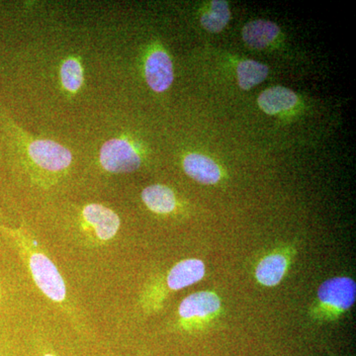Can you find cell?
Masks as SVG:
<instances>
[{
    "label": "cell",
    "instance_id": "9a60e30c",
    "mask_svg": "<svg viewBox=\"0 0 356 356\" xmlns=\"http://www.w3.org/2000/svg\"><path fill=\"white\" fill-rule=\"evenodd\" d=\"M231 13H229L228 2L222 0H215L211 2L209 11L201 16V25L204 29L211 33L221 32L228 24Z\"/></svg>",
    "mask_w": 356,
    "mask_h": 356
},
{
    "label": "cell",
    "instance_id": "52a82bcc",
    "mask_svg": "<svg viewBox=\"0 0 356 356\" xmlns=\"http://www.w3.org/2000/svg\"><path fill=\"white\" fill-rule=\"evenodd\" d=\"M145 74L149 88L156 92L168 89L173 81V67L168 54L163 51H153L147 58Z\"/></svg>",
    "mask_w": 356,
    "mask_h": 356
},
{
    "label": "cell",
    "instance_id": "e0dca14e",
    "mask_svg": "<svg viewBox=\"0 0 356 356\" xmlns=\"http://www.w3.org/2000/svg\"><path fill=\"white\" fill-rule=\"evenodd\" d=\"M44 356H53V355H44Z\"/></svg>",
    "mask_w": 356,
    "mask_h": 356
},
{
    "label": "cell",
    "instance_id": "8992f818",
    "mask_svg": "<svg viewBox=\"0 0 356 356\" xmlns=\"http://www.w3.org/2000/svg\"><path fill=\"white\" fill-rule=\"evenodd\" d=\"M83 217L86 225L92 229L93 233L100 242L112 240L120 228V218L118 215L100 204H89L83 211Z\"/></svg>",
    "mask_w": 356,
    "mask_h": 356
},
{
    "label": "cell",
    "instance_id": "277c9868",
    "mask_svg": "<svg viewBox=\"0 0 356 356\" xmlns=\"http://www.w3.org/2000/svg\"><path fill=\"white\" fill-rule=\"evenodd\" d=\"M100 163L109 172H132L140 168V158L128 140L113 139L103 145Z\"/></svg>",
    "mask_w": 356,
    "mask_h": 356
},
{
    "label": "cell",
    "instance_id": "4fadbf2b",
    "mask_svg": "<svg viewBox=\"0 0 356 356\" xmlns=\"http://www.w3.org/2000/svg\"><path fill=\"white\" fill-rule=\"evenodd\" d=\"M145 205L156 214H168L175 209L177 199L170 187L154 184L147 186L142 192Z\"/></svg>",
    "mask_w": 356,
    "mask_h": 356
},
{
    "label": "cell",
    "instance_id": "7a4b0ae2",
    "mask_svg": "<svg viewBox=\"0 0 356 356\" xmlns=\"http://www.w3.org/2000/svg\"><path fill=\"white\" fill-rule=\"evenodd\" d=\"M356 299L355 281L350 277H332L318 287L317 298L310 311L311 318L318 322H332L341 318Z\"/></svg>",
    "mask_w": 356,
    "mask_h": 356
},
{
    "label": "cell",
    "instance_id": "30bf717a",
    "mask_svg": "<svg viewBox=\"0 0 356 356\" xmlns=\"http://www.w3.org/2000/svg\"><path fill=\"white\" fill-rule=\"evenodd\" d=\"M184 172L199 184H216L221 178V170L212 159L200 154H188L184 161Z\"/></svg>",
    "mask_w": 356,
    "mask_h": 356
},
{
    "label": "cell",
    "instance_id": "ba28073f",
    "mask_svg": "<svg viewBox=\"0 0 356 356\" xmlns=\"http://www.w3.org/2000/svg\"><path fill=\"white\" fill-rule=\"evenodd\" d=\"M290 257L288 252H274L266 255L255 268V278L259 284L274 287L280 284L289 268Z\"/></svg>",
    "mask_w": 356,
    "mask_h": 356
},
{
    "label": "cell",
    "instance_id": "2e32d148",
    "mask_svg": "<svg viewBox=\"0 0 356 356\" xmlns=\"http://www.w3.org/2000/svg\"><path fill=\"white\" fill-rule=\"evenodd\" d=\"M60 79L63 86L70 91L76 92L83 83V70L76 58H69L60 67Z\"/></svg>",
    "mask_w": 356,
    "mask_h": 356
},
{
    "label": "cell",
    "instance_id": "7c38bea8",
    "mask_svg": "<svg viewBox=\"0 0 356 356\" xmlns=\"http://www.w3.org/2000/svg\"><path fill=\"white\" fill-rule=\"evenodd\" d=\"M280 29L275 23L266 20H255L248 23L243 29V39L250 48L264 49L273 43Z\"/></svg>",
    "mask_w": 356,
    "mask_h": 356
},
{
    "label": "cell",
    "instance_id": "5bb4252c",
    "mask_svg": "<svg viewBox=\"0 0 356 356\" xmlns=\"http://www.w3.org/2000/svg\"><path fill=\"white\" fill-rule=\"evenodd\" d=\"M236 74L241 88L243 90H248L266 79L268 76V67L255 60H243L238 64Z\"/></svg>",
    "mask_w": 356,
    "mask_h": 356
},
{
    "label": "cell",
    "instance_id": "6da1fadb",
    "mask_svg": "<svg viewBox=\"0 0 356 356\" xmlns=\"http://www.w3.org/2000/svg\"><path fill=\"white\" fill-rule=\"evenodd\" d=\"M24 255L33 280L39 289L56 303H62L67 297L65 283L57 266L43 252L38 250L36 243L25 238L19 231L7 229Z\"/></svg>",
    "mask_w": 356,
    "mask_h": 356
},
{
    "label": "cell",
    "instance_id": "9c48e42d",
    "mask_svg": "<svg viewBox=\"0 0 356 356\" xmlns=\"http://www.w3.org/2000/svg\"><path fill=\"white\" fill-rule=\"evenodd\" d=\"M205 273V264L201 259H184L170 269L166 277V284L172 291H178L202 280Z\"/></svg>",
    "mask_w": 356,
    "mask_h": 356
},
{
    "label": "cell",
    "instance_id": "8fae6325",
    "mask_svg": "<svg viewBox=\"0 0 356 356\" xmlns=\"http://www.w3.org/2000/svg\"><path fill=\"white\" fill-rule=\"evenodd\" d=\"M297 102V95L290 89L283 86H274L266 89L257 99L262 111L268 115H275L291 109Z\"/></svg>",
    "mask_w": 356,
    "mask_h": 356
},
{
    "label": "cell",
    "instance_id": "3957f363",
    "mask_svg": "<svg viewBox=\"0 0 356 356\" xmlns=\"http://www.w3.org/2000/svg\"><path fill=\"white\" fill-rule=\"evenodd\" d=\"M222 313V302L216 293H192L182 300L178 308L180 325L186 330L202 329Z\"/></svg>",
    "mask_w": 356,
    "mask_h": 356
},
{
    "label": "cell",
    "instance_id": "5b68a950",
    "mask_svg": "<svg viewBox=\"0 0 356 356\" xmlns=\"http://www.w3.org/2000/svg\"><path fill=\"white\" fill-rule=\"evenodd\" d=\"M32 161L50 172H60L72 163V153L62 145L51 140H36L28 147Z\"/></svg>",
    "mask_w": 356,
    "mask_h": 356
}]
</instances>
